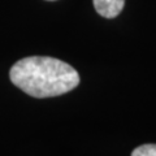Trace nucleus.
<instances>
[{"label": "nucleus", "instance_id": "obj_1", "mask_svg": "<svg viewBox=\"0 0 156 156\" xmlns=\"http://www.w3.org/2000/svg\"><path fill=\"white\" fill-rule=\"evenodd\" d=\"M12 83L34 98L58 96L80 85V76L73 66L55 57L30 56L11 68Z\"/></svg>", "mask_w": 156, "mask_h": 156}, {"label": "nucleus", "instance_id": "obj_2", "mask_svg": "<svg viewBox=\"0 0 156 156\" xmlns=\"http://www.w3.org/2000/svg\"><path fill=\"white\" fill-rule=\"evenodd\" d=\"M95 11L105 18H115L121 13L125 0H92Z\"/></svg>", "mask_w": 156, "mask_h": 156}, {"label": "nucleus", "instance_id": "obj_3", "mask_svg": "<svg viewBox=\"0 0 156 156\" xmlns=\"http://www.w3.org/2000/svg\"><path fill=\"white\" fill-rule=\"evenodd\" d=\"M131 156H156V144H143L136 147Z\"/></svg>", "mask_w": 156, "mask_h": 156}, {"label": "nucleus", "instance_id": "obj_4", "mask_svg": "<svg viewBox=\"0 0 156 156\" xmlns=\"http://www.w3.org/2000/svg\"><path fill=\"white\" fill-rule=\"evenodd\" d=\"M48 2H55V0H48Z\"/></svg>", "mask_w": 156, "mask_h": 156}]
</instances>
